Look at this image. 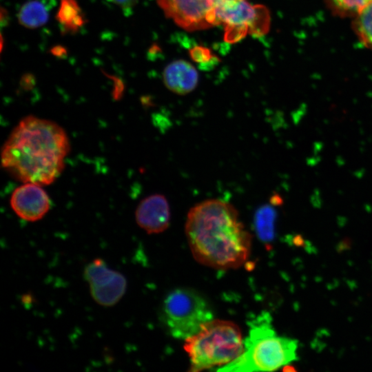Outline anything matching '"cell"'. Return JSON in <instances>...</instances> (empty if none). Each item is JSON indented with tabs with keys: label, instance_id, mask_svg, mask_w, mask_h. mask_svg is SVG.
<instances>
[{
	"label": "cell",
	"instance_id": "4",
	"mask_svg": "<svg viewBox=\"0 0 372 372\" xmlns=\"http://www.w3.org/2000/svg\"><path fill=\"white\" fill-rule=\"evenodd\" d=\"M183 348L190 360L189 371L196 372L233 362L243 352L244 341L237 324L212 319L186 338Z\"/></svg>",
	"mask_w": 372,
	"mask_h": 372
},
{
	"label": "cell",
	"instance_id": "1",
	"mask_svg": "<svg viewBox=\"0 0 372 372\" xmlns=\"http://www.w3.org/2000/svg\"><path fill=\"white\" fill-rule=\"evenodd\" d=\"M70 151L68 136L59 124L30 115L18 123L2 146L1 166L23 183L48 185L62 173Z\"/></svg>",
	"mask_w": 372,
	"mask_h": 372
},
{
	"label": "cell",
	"instance_id": "9",
	"mask_svg": "<svg viewBox=\"0 0 372 372\" xmlns=\"http://www.w3.org/2000/svg\"><path fill=\"white\" fill-rule=\"evenodd\" d=\"M10 206L21 219L34 222L43 218L51 207V202L41 185L25 183L12 193Z\"/></svg>",
	"mask_w": 372,
	"mask_h": 372
},
{
	"label": "cell",
	"instance_id": "11",
	"mask_svg": "<svg viewBox=\"0 0 372 372\" xmlns=\"http://www.w3.org/2000/svg\"><path fill=\"white\" fill-rule=\"evenodd\" d=\"M163 82L174 93L185 95L192 92L198 83L196 68L185 60H176L169 63L163 71Z\"/></svg>",
	"mask_w": 372,
	"mask_h": 372
},
{
	"label": "cell",
	"instance_id": "15",
	"mask_svg": "<svg viewBox=\"0 0 372 372\" xmlns=\"http://www.w3.org/2000/svg\"><path fill=\"white\" fill-rule=\"evenodd\" d=\"M372 0H325L331 12L340 17H354Z\"/></svg>",
	"mask_w": 372,
	"mask_h": 372
},
{
	"label": "cell",
	"instance_id": "3",
	"mask_svg": "<svg viewBox=\"0 0 372 372\" xmlns=\"http://www.w3.org/2000/svg\"><path fill=\"white\" fill-rule=\"evenodd\" d=\"M249 324V335L244 340L242 354L216 371H272L298 359V340L278 335L272 326L268 313L262 312L250 321Z\"/></svg>",
	"mask_w": 372,
	"mask_h": 372
},
{
	"label": "cell",
	"instance_id": "5",
	"mask_svg": "<svg viewBox=\"0 0 372 372\" xmlns=\"http://www.w3.org/2000/svg\"><path fill=\"white\" fill-rule=\"evenodd\" d=\"M213 316L209 302L190 288L180 287L171 291L161 306V320L172 336L177 339L185 340L194 335Z\"/></svg>",
	"mask_w": 372,
	"mask_h": 372
},
{
	"label": "cell",
	"instance_id": "2",
	"mask_svg": "<svg viewBox=\"0 0 372 372\" xmlns=\"http://www.w3.org/2000/svg\"><path fill=\"white\" fill-rule=\"evenodd\" d=\"M185 231L194 258L205 266L236 269L249 258L251 235L228 202L212 198L196 204L188 211Z\"/></svg>",
	"mask_w": 372,
	"mask_h": 372
},
{
	"label": "cell",
	"instance_id": "8",
	"mask_svg": "<svg viewBox=\"0 0 372 372\" xmlns=\"http://www.w3.org/2000/svg\"><path fill=\"white\" fill-rule=\"evenodd\" d=\"M83 277L89 285L92 298L101 306H114L125 293V276L109 268L101 258L94 259L85 267Z\"/></svg>",
	"mask_w": 372,
	"mask_h": 372
},
{
	"label": "cell",
	"instance_id": "14",
	"mask_svg": "<svg viewBox=\"0 0 372 372\" xmlns=\"http://www.w3.org/2000/svg\"><path fill=\"white\" fill-rule=\"evenodd\" d=\"M56 18L70 30H77L83 24L80 8L74 0H62Z\"/></svg>",
	"mask_w": 372,
	"mask_h": 372
},
{
	"label": "cell",
	"instance_id": "7",
	"mask_svg": "<svg viewBox=\"0 0 372 372\" xmlns=\"http://www.w3.org/2000/svg\"><path fill=\"white\" fill-rule=\"evenodd\" d=\"M225 0H157L165 16L187 31L218 25L216 11Z\"/></svg>",
	"mask_w": 372,
	"mask_h": 372
},
{
	"label": "cell",
	"instance_id": "16",
	"mask_svg": "<svg viewBox=\"0 0 372 372\" xmlns=\"http://www.w3.org/2000/svg\"><path fill=\"white\" fill-rule=\"evenodd\" d=\"M274 218V211L270 207H262L256 214V230L263 240H269L273 236Z\"/></svg>",
	"mask_w": 372,
	"mask_h": 372
},
{
	"label": "cell",
	"instance_id": "10",
	"mask_svg": "<svg viewBox=\"0 0 372 372\" xmlns=\"http://www.w3.org/2000/svg\"><path fill=\"white\" fill-rule=\"evenodd\" d=\"M138 225L147 234H159L166 230L170 222V209L167 198L155 194L142 200L135 211Z\"/></svg>",
	"mask_w": 372,
	"mask_h": 372
},
{
	"label": "cell",
	"instance_id": "13",
	"mask_svg": "<svg viewBox=\"0 0 372 372\" xmlns=\"http://www.w3.org/2000/svg\"><path fill=\"white\" fill-rule=\"evenodd\" d=\"M352 26L359 41L372 50V2L353 17Z\"/></svg>",
	"mask_w": 372,
	"mask_h": 372
},
{
	"label": "cell",
	"instance_id": "18",
	"mask_svg": "<svg viewBox=\"0 0 372 372\" xmlns=\"http://www.w3.org/2000/svg\"><path fill=\"white\" fill-rule=\"evenodd\" d=\"M119 7H121L125 12L128 13L137 3L138 0H108Z\"/></svg>",
	"mask_w": 372,
	"mask_h": 372
},
{
	"label": "cell",
	"instance_id": "17",
	"mask_svg": "<svg viewBox=\"0 0 372 372\" xmlns=\"http://www.w3.org/2000/svg\"><path fill=\"white\" fill-rule=\"evenodd\" d=\"M191 59L203 69H209L220 61L218 57L212 54L211 50L202 45H194L189 50Z\"/></svg>",
	"mask_w": 372,
	"mask_h": 372
},
{
	"label": "cell",
	"instance_id": "6",
	"mask_svg": "<svg viewBox=\"0 0 372 372\" xmlns=\"http://www.w3.org/2000/svg\"><path fill=\"white\" fill-rule=\"evenodd\" d=\"M218 25L225 26V41L236 43L248 33L254 36L266 34L270 16L263 6H252L246 0H226L216 11Z\"/></svg>",
	"mask_w": 372,
	"mask_h": 372
},
{
	"label": "cell",
	"instance_id": "12",
	"mask_svg": "<svg viewBox=\"0 0 372 372\" xmlns=\"http://www.w3.org/2000/svg\"><path fill=\"white\" fill-rule=\"evenodd\" d=\"M48 9L44 2L32 0L24 3L19 11V22L28 28H37L44 25L48 19Z\"/></svg>",
	"mask_w": 372,
	"mask_h": 372
}]
</instances>
